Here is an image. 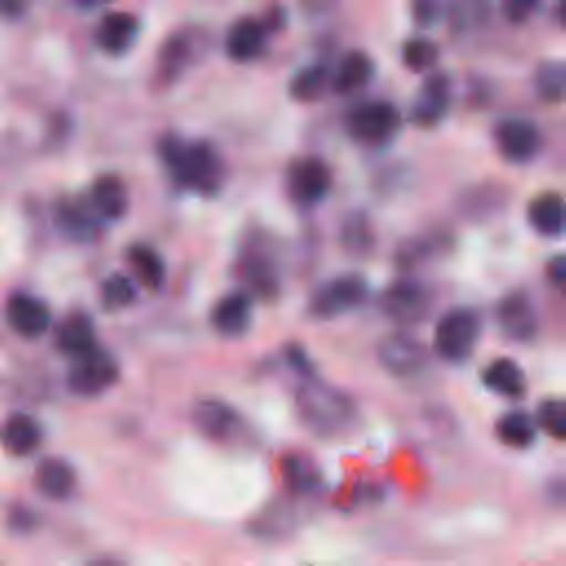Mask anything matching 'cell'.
Masks as SVG:
<instances>
[{"label":"cell","instance_id":"52a82bcc","mask_svg":"<svg viewBox=\"0 0 566 566\" xmlns=\"http://www.w3.org/2000/svg\"><path fill=\"white\" fill-rule=\"evenodd\" d=\"M287 195L294 203L307 208L325 199L332 188V172L318 157H301L290 164L285 177Z\"/></svg>","mask_w":566,"mask_h":566},{"label":"cell","instance_id":"e575fe53","mask_svg":"<svg viewBox=\"0 0 566 566\" xmlns=\"http://www.w3.org/2000/svg\"><path fill=\"white\" fill-rule=\"evenodd\" d=\"M371 243H374V234L367 219L352 217L343 228V245L354 254H363L371 248Z\"/></svg>","mask_w":566,"mask_h":566},{"label":"cell","instance_id":"4fadbf2b","mask_svg":"<svg viewBox=\"0 0 566 566\" xmlns=\"http://www.w3.org/2000/svg\"><path fill=\"white\" fill-rule=\"evenodd\" d=\"M7 323L9 327L22 338H40L51 327V312L49 307L24 292H15L7 301Z\"/></svg>","mask_w":566,"mask_h":566},{"label":"cell","instance_id":"ffe728a7","mask_svg":"<svg viewBox=\"0 0 566 566\" xmlns=\"http://www.w3.org/2000/svg\"><path fill=\"white\" fill-rule=\"evenodd\" d=\"M250 318H252L250 296L241 292H232L219 298L210 314V323L221 336H241L248 329Z\"/></svg>","mask_w":566,"mask_h":566},{"label":"cell","instance_id":"5b68a950","mask_svg":"<svg viewBox=\"0 0 566 566\" xmlns=\"http://www.w3.org/2000/svg\"><path fill=\"white\" fill-rule=\"evenodd\" d=\"M119 378V365L117 360L104 352L95 349L82 358H75L73 367L66 374L69 391L82 398H95L111 389Z\"/></svg>","mask_w":566,"mask_h":566},{"label":"cell","instance_id":"74e56055","mask_svg":"<svg viewBox=\"0 0 566 566\" xmlns=\"http://www.w3.org/2000/svg\"><path fill=\"white\" fill-rule=\"evenodd\" d=\"M546 279L555 290L566 294V254H555L546 263Z\"/></svg>","mask_w":566,"mask_h":566},{"label":"cell","instance_id":"1f68e13d","mask_svg":"<svg viewBox=\"0 0 566 566\" xmlns=\"http://www.w3.org/2000/svg\"><path fill=\"white\" fill-rule=\"evenodd\" d=\"M537 429L544 431L553 440L566 442V400L562 398H546L537 405L535 411Z\"/></svg>","mask_w":566,"mask_h":566},{"label":"cell","instance_id":"9a60e30c","mask_svg":"<svg viewBox=\"0 0 566 566\" xmlns=\"http://www.w3.org/2000/svg\"><path fill=\"white\" fill-rule=\"evenodd\" d=\"M528 226L548 239L566 234V197L546 190L535 195L526 206Z\"/></svg>","mask_w":566,"mask_h":566},{"label":"cell","instance_id":"e0dca14e","mask_svg":"<svg viewBox=\"0 0 566 566\" xmlns=\"http://www.w3.org/2000/svg\"><path fill=\"white\" fill-rule=\"evenodd\" d=\"M139 33V20L126 11L106 13L95 31V42L104 53L122 55L126 53Z\"/></svg>","mask_w":566,"mask_h":566},{"label":"cell","instance_id":"277c9868","mask_svg":"<svg viewBox=\"0 0 566 566\" xmlns=\"http://www.w3.org/2000/svg\"><path fill=\"white\" fill-rule=\"evenodd\" d=\"M398 128L400 113L389 102H363L347 115V133L365 146H380L389 142Z\"/></svg>","mask_w":566,"mask_h":566},{"label":"cell","instance_id":"2e32d148","mask_svg":"<svg viewBox=\"0 0 566 566\" xmlns=\"http://www.w3.org/2000/svg\"><path fill=\"white\" fill-rule=\"evenodd\" d=\"M33 486L42 497L62 502L75 491V471L64 458L46 455L33 471Z\"/></svg>","mask_w":566,"mask_h":566},{"label":"cell","instance_id":"836d02e7","mask_svg":"<svg viewBox=\"0 0 566 566\" xmlns=\"http://www.w3.org/2000/svg\"><path fill=\"white\" fill-rule=\"evenodd\" d=\"M135 283L133 279L124 276V274H113L102 283V292L99 298L108 310H119L126 307L135 301Z\"/></svg>","mask_w":566,"mask_h":566},{"label":"cell","instance_id":"8992f818","mask_svg":"<svg viewBox=\"0 0 566 566\" xmlns=\"http://www.w3.org/2000/svg\"><path fill=\"white\" fill-rule=\"evenodd\" d=\"M192 422L203 438L219 444H234L243 440L248 429V424L243 422L241 413L234 407L214 398H208L195 405Z\"/></svg>","mask_w":566,"mask_h":566},{"label":"cell","instance_id":"83f0119b","mask_svg":"<svg viewBox=\"0 0 566 566\" xmlns=\"http://www.w3.org/2000/svg\"><path fill=\"white\" fill-rule=\"evenodd\" d=\"M533 88L546 104L566 102V57L544 60L533 73Z\"/></svg>","mask_w":566,"mask_h":566},{"label":"cell","instance_id":"6da1fadb","mask_svg":"<svg viewBox=\"0 0 566 566\" xmlns=\"http://www.w3.org/2000/svg\"><path fill=\"white\" fill-rule=\"evenodd\" d=\"M157 148L161 161L179 186L199 195H214L219 190L223 181V164L210 144L164 135Z\"/></svg>","mask_w":566,"mask_h":566},{"label":"cell","instance_id":"603a6c76","mask_svg":"<svg viewBox=\"0 0 566 566\" xmlns=\"http://www.w3.org/2000/svg\"><path fill=\"white\" fill-rule=\"evenodd\" d=\"M482 382L489 391L502 398H522L526 391V378L522 367L513 358H495L482 369Z\"/></svg>","mask_w":566,"mask_h":566},{"label":"cell","instance_id":"3957f363","mask_svg":"<svg viewBox=\"0 0 566 566\" xmlns=\"http://www.w3.org/2000/svg\"><path fill=\"white\" fill-rule=\"evenodd\" d=\"M480 316L469 307H455L442 314L433 329V347L447 363H464L480 338Z\"/></svg>","mask_w":566,"mask_h":566},{"label":"cell","instance_id":"4dcf8cb0","mask_svg":"<svg viewBox=\"0 0 566 566\" xmlns=\"http://www.w3.org/2000/svg\"><path fill=\"white\" fill-rule=\"evenodd\" d=\"M283 482L294 493H310L318 486V469L305 455H287L281 464Z\"/></svg>","mask_w":566,"mask_h":566},{"label":"cell","instance_id":"d590c367","mask_svg":"<svg viewBox=\"0 0 566 566\" xmlns=\"http://www.w3.org/2000/svg\"><path fill=\"white\" fill-rule=\"evenodd\" d=\"M537 4H539V0H502V11L509 22L520 24V22H526L535 13Z\"/></svg>","mask_w":566,"mask_h":566},{"label":"cell","instance_id":"7a4b0ae2","mask_svg":"<svg viewBox=\"0 0 566 566\" xmlns=\"http://www.w3.org/2000/svg\"><path fill=\"white\" fill-rule=\"evenodd\" d=\"M296 411L301 422L321 438L343 436L356 422V402L345 391L314 378L296 389Z\"/></svg>","mask_w":566,"mask_h":566},{"label":"cell","instance_id":"44dd1931","mask_svg":"<svg viewBox=\"0 0 566 566\" xmlns=\"http://www.w3.org/2000/svg\"><path fill=\"white\" fill-rule=\"evenodd\" d=\"M2 442L7 453L15 458L31 455L42 444V427L33 416L24 411H15L4 420Z\"/></svg>","mask_w":566,"mask_h":566},{"label":"cell","instance_id":"60d3db41","mask_svg":"<svg viewBox=\"0 0 566 566\" xmlns=\"http://www.w3.org/2000/svg\"><path fill=\"white\" fill-rule=\"evenodd\" d=\"M555 20L559 22V27L566 29V0H562V2L557 4V9H555Z\"/></svg>","mask_w":566,"mask_h":566},{"label":"cell","instance_id":"f546056e","mask_svg":"<svg viewBox=\"0 0 566 566\" xmlns=\"http://www.w3.org/2000/svg\"><path fill=\"white\" fill-rule=\"evenodd\" d=\"M327 86L332 88V75L327 73L325 66H307L303 71H298L292 82H290V95L296 99V102H314L318 99Z\"/></svg>","mask_w":566,"mask_h":566},{"label":"cell","instance_id":"d4e9b609","mask_svg":"<svg viewBox=\"0 0 566 566\" xmlns=\"http://www.w3.org/2000/svg\"><path fill=\"white\" fill-rule=\"evenodd\" d=\"M374 75V62L363 51H349L340 57L336 71L332 73V91L338 95H349L367 86Z\"/></svg>","mask_w":566,"mask_h":566},{"label":"cell","instance_id":"8fae6325","mask_svg":"<svg viewBox=\"0 0 566 566\" xmlns=\"http://www.w3.org/2000/svg\"><path fill=\"white\" fill-rule=\"evenodd\" d=\"M495 321L500 332L515 343H531L539 329L535 305L524 292L506 294L495 307Z\"/></svg>","mask_w":566,"mask_h":566},{"label":"cell","instance_id":"f1b7e54d","mask_svg":"<svg viewBox=\"0 0 566 566\" xmlns=\"http://www.w3.org/2000/svg\"><path fill=\"white\" fill-rule=\"evenodd\" d=\"M126 261L135 279L146 287V290H159L166 276V268L161 256L146 243H135L126 250Z\"/></svg>","mask_w":566,"mask_h":566},{"label":"cell","instance_id":"f35d334b","mask_svg":"<svg viewBox=\"0 0 566 566\" xmlns=\"http://www.w3.org/2000/svg\"><path fill=\"white\" fill-rule=\"evenodd\" d=\"M9 520H11V528L18 533V531H31L35 526V517L29 509L24 506H15L11 513H9Z\"/></svg>","mask_w":566,"mask_h":566},{"label":"cell","instance_id":"b9f144b4","mask_svg":"<svg viewBox=\"0 0 566 566\" xmlns=\"http://www.w3.org/2000/svg\"><path fill=\"white\" fill-rule=\"evenodd\" d=\"M80 7H93V4H99V2H104V0H75Z\"/></svg>","mask_w":566,"mask_h":566},{"label":"cell","instance_id":"4316f807","mask_svg":"<svg viewBox=\"0 0 566 566\" xmlns=\"http://www.w3.org/2000/svg\"><path fill=\"white\" fill-rule=\"evenodd\" d=\"M495 436L511 449H528L537 438V422L526 411L511 409L497 418Z\"/></svg>","mask_w":566,"mask_h":566},{"label":"cell","instance_id":"ba28073f","mask_svg":"<svg viewBox=\"0 0 566 566\" xmlns=\"http://www.w3.org/2000/svg\"><path fill=\"white\" fill-rule=\"evenodd\" d=\"M493 139L500 155L513 164L531 161L542 150V130L524 117L502 119L493 130Z\"/></svg>","mask_w":566,"mask_h":566},{"label":"cell","instance_id":"ab89813d","mask_svg":"<svg viewBox=\"0 0 566 566\" xmlns=\"http://www.w3.org/2000/svg\"><path fill=\"white\" fill-rule=\"evenodd\" d=\"M2 2V13L7 18H18L27 9V0H0Z\"/></svg>","mask_w":566,"mask_h":566},{"label":"cell","instance_id":"cb8c5ba5","mask_svg":"<svg viewBox=\"0 0 566 566\" xmlns=\"http://www.w3.org/2000/svg\"><path fill=\"white\" fill-rule=\"evenodd\" d=\"M197 40H195V33L190 31H179L175 35H170L166 42H164V49L159 53V77L164 82H172L177 80L184 69L195 60V53H197Z\"/></svg>","mask_w":566,"mask_h":566},{"label":"cell","instance_id":"30bf717a","mask_svg":"<svg viewBox=\"0 0 566 566\" xmlns=\"http://www.w3.org/2000/svg\"><path fill=\"white\" fill-rule=\"evenodd\" d=\"M378 363L394 376H413L427 365V349L424 345L407 334V332H394L385 336L378 343L376 349Z\"/></svg>","mask_w":566,"mask_h":566},{"label":"cell","instance_id":"7c38bea8","mask_svg":"<svg viewBox=\"0 0 566 566\" xmlns=\"http://www.w3.org/2000/svg\"><path fill=\"white\" fill-rule=\"evenodd\" d=\"M380 310L400 325H413L429 312V294L416 281H396L380 296Z\"/></svg>","mask_w":566,"mask_h":566},{"label":"cell","instance_id":"ac0fdd59","mask_svg":"<svg viewBox=\"0 0 566 566\" xmlns=\"http://www.w3.org/2000/svg\"><path fill=\"white\" fill-rule=\"evenodd\" d=\"M55 347L75 358H82L97 349L95 343V327L86 314H69L55 327Z\"/></svg>","mask_w":566,"mask_h":566},{"label":"cell","instance_id":"7402d4cb","mask_svg":"<svg viewBox=\"0 0 566 566\" xmlns=\"http://www.w3.org/2000/svg\"><path fill=\"white\" fill-rule=\"evenodd\" d=\"M91 206L95 208L97 217L106 221H117L128 210V192L124 181L117 175H102L91 186Z\"/></svg>","mask_w":566,"mask_h":566},{"label":"cell","instance_id":"9c48e42d","mask_svg":"<svg viewBox=\"0 0 566 566\" xmlns=\"http://www.w3.org/2000/svg\"><path fill=\"white\" fill-rule=\"evenodd\" d=\"M367 298V285L358 276H340L318 287L310 301V312L318 318H334L352 312Z\"/></svg>","mask_w":566,"mask_h":566},{"label":"cell","instance_id":"5bb4252c","mask_svg":"<svg viewBox=\"0 0 566 566\" xmlns=\"http://www.w3.org/2000/svg\"><path fill=\"white\" fill-rule=\"evenodd\" d=\"M449 104H451L449 77L444 73L429 75L411 104V119L418 126H436L447 115Z\"/></svg>","mask_w":566,"mask_h":566},{"label":"cell","instance_id":"d6986e66","mask_svg":"<svg viewBox=\"0 0 566 566\" xmlns=\"http://www.w3.org/2000/svg\"><path fill=\"white\" fill-rule=\"evenodd\" d=\"M265 27L256 18H239L226 35V53L234 62H250L263 53Z\"/></svg>","mask_w":566,"mask_h":566},{"label":"cell","instance_id":"484cf974","mask_svg":"<svg viewBox=\"0 0 566 566\" xmlns=\"http://www.w3.org/2000/svg\"><path fill=\"white\" fill-rule=\"evenodd\" d=\"M95 208L91 201H80V199H66L60 201L57 206V223L69 234L71 239L88 241L97 232V221H95Z\"/></svg>","mask_w":566,"mask_h":566},{"label":"cell","instance_id":"d6a6232c","mask_svg":"<svg viewBox=\"0 0 566 566\" xmlns=\"http://www.w3.org/2000/svg\"><path fill=\"white\" fill-rule=\"evenodd\" d=\"M438 62V46L427 38H411L402 44V64L409 71L422 73Z\"/></svg>","mask_w":566,"mask_h":566},{"label":"cell","instance_id":"8d00e7d4","mask_svg":"<svg viewBox=\"0 0 566 566\" xmlns=\"http://www.w3.org/2000/svg\"><path fill=\"white\" fill-rule=\"evenodd\" d=\"M411 15L416 24L431 27L440 15V0H411Z\"/></svg>","mask_w":566,"mask_h":566}]
</instances>
